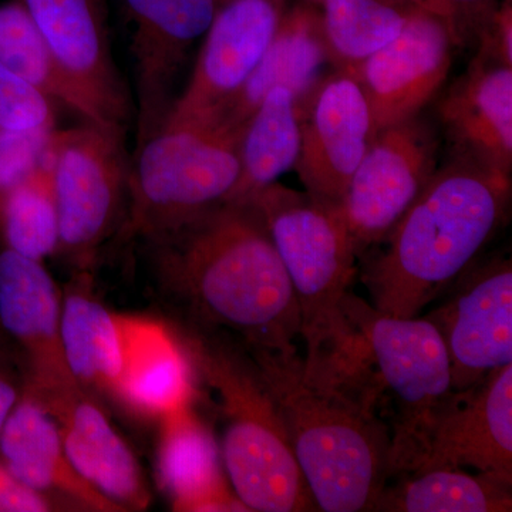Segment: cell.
<instances>
[{"label":"cell","mask_w":512,"mask_h":512,"mask_svg":"<svg viewBox=\"0 0 512 512\" xmlns=\"http://www.w3.org/2000/svg\"><path fill=\"white\" fill-rule=\"evenodd\" d=\"M60 340L74 382L117 403L126 366V315L94 296L89 272H76L64 289Z\"/></svg>","instance_id":"22"},{"label":"cell","mask_w":512,"mask_h":512,"mask_svg":"<svg viewBox=\"0 0 512 512\" xmlns=\"http://www.w3.org/2000/svg\"><path fill=\"white\" fill-rule=\"evenodd\" d=\"M0 461L20 483L63 510L121 512L76 473L64 451L56 420L25 392L0 436Z\"/></svg>","instance_id":"19"},{"label":"cell","mask_w":512,"mask_h":512,"mask_svg":"<svg viewBox=\"0 0 512 512\" xmlns=\"http://www.w3.org/2000/svg\"><path fill=\"white\" fill-rule=\"evenodd\" d=\"M440 116L458 154L511 175L512 66L478 55L441 101Z\"/></svg>","instance_id":"21"},{"label":"cell","mask_w":512,"mask_h":512,"mask_svg":"<svg viewBox=\"0 0 512 512\" xmlns=\"http://www.w3.org/2000/svg\"><path fill=\"white\" fill-rule=\"evenodd\" d=\"M512 483L503 478L464 473L461 468H433L402 474L386 484L375 511L505 512L512 510Z\"/></svg>","instance_id":"26"},{"label":"cell","mask_w":512,"mask_h":512,"mask_svg":"<svg viewBox=\"0 0 512 512\" xmlns=\"http://www.w3.org/2000/svg\"><path fill=\"white\" fill-rule=\"evenodd\" d=\"M410 9L396 0H320V28L333 69L353 72L389 45Z\"/></svg>","instance_id":"27"},{"label":"cell","mask_w":512,"mask_h":512,"mask_svg":"<svg viewBox=\"0 0 512 512\" xmlns=\"http://www.w3.org/2000/svg\"><path fill=\"white\" fill-rule=\"evenodd\" d=\"M86 121L124 131L130 101L111 56L103 0H22Z\"/></svg>","instance_id":"12"},{"label":"cell","mask_w":512,"mask_h":512,"mask_svg":"<svg viewBox=\"0 0 512 512\" xmlns=\"http://www.w3.org/2000/svg\"><path fill=\"white\" fill-rule=\"evenodd\" d=\"M247 350L278 403L318 511H375L392 470L373 369L342 372L299 352Z\"/></svg>","instance_id":"2"},{"label":"cell","mask_w":512,"mask_h":512,"mask_svg":"<svg viewBox=\"0 0 512 512\" xmlns=\"http://www.w3.org/2000/svg\"><path fill=\"white\" fill-rule=\"evenodd\" d=\"M301 151L295 170L306 191L340 202L377 130L359 80L348 70L323 74L298 106Z\"/></svg>","instance_id":"13"},{"label":"cell","mask_w":512,"mask_h":512,"mask_svg":"<svg viewBox=\"0 0 512 512\" xmlns=\"http://www.w3.org/2000/svg\"><path fill=\"white\" fill-rule=\"evenodd\" d=\"M396 2L402 3V5L410 6V8H423L433 10V12L440 13V15H443L444 18L447 19L446 13H444V9L443 6H441L440 0H396Z\"/></svg>","instance_id":"34"},{"label":"cell","mask_w":512,"mask_h":512,"mask_svg":"<svg viewBox=\"0 0 512 512\" xmlns=\"http://www.w3.org/2000/svg\"><path fill=\"white\" fill-rule=\"evenodd\" d=\"M463 467L512 483V363L454 393L413 473Z\"/></svg>","instance_id":"17"},{"label":"cell","mask_w":512,"mask_h":512,"mask_svg":"<svg viewBox=\"0 0 512 512\" xmlns=\"http://www.w3.org/2000/svg\"><path fill=\"white\" fill-rule=\"evenodd\" d=\"M136 69L138 143L173 109L174 86L188 53L205 35L217 0H121Z\"/></svg>","instance_id":"15"},{"label":"cell","mask_w":512,"mask_h":512,"mask_svg":"<svg viewBox=\"0 0 512 512\" xmlns=\"http://www.w3.org/2000/svg\"><path fill=\"white\" fill-rule=\"evenodd\" d=\"M437 147L419 116L377 131L339 202L357 256L386 241L436 174Z\"/></svg>","instance_id":"9"},{"label":"cell","mask_w":512,"mask_h":512,"mask_svg":"<svg viewBox=\"0 0 512 512\" xmlns=\"http://www.w3.org/2000/svg\"><path fill=\"white\" fill-rule=\"evenodd\" d=\"M447 292L424 318L446 346L454 392H464L512 363L511 259L468 269Z\"/></svg>","instance_id":"11"},{"label":"cell","mask_w":512,"mask_h":512,"mask_svg":"<svg viewBox=\"0 0 512 512\" xmlns=\"http://www.w3.org/2000/svg\"><path fill=\"white\" fill-rule=\"evenodd\" d=\"M440 3L458 39L467 29L480 33L498 8L497 0H440Z\"/></svg>","instance_id":"32"},{"label":"cell","mask_w":512,"mask_h":512,"mask_svg":"<svg viewBox=\"0 0 512 512\" xmlns=\"http://www.w3.org/2000/svg\"><path fill=\"white\" fill-rule=\"evenodd\" d=\"M180 338L195 376L220 404L222 464L235 495L249 511H318L278 403L248 350L208 329Z\"/></svg>","instance_id":"4"},{"label":"cell","mask_w":512,"mask_h":512,"mask_svg":"<svg viewBox=\"0 0 512 512\" xmlns=\"http://www.w3.org/2000/svg\"><path fill=\"white\" fill-rule=\"evenodd\" d=\"M345 312L359 333L377 382L389 396L390 470L419 467L441 413L454 396L450 360L436 326L424 318H396L348 295Z\"/></svg>","instance_id":"7"},{"label":"cell","mask_w":512,"mask_h":512,"mask_svg":"<svg viewBox=\"0 0 512 512\" xmlns=\"http://www.w3.org/2000/svg\"><path fill=\"white\" fill-rule=\"evenodd\" d=\"M59 221V248L76 272H89L97 249L116 227L128 195L123 131L89 123L46 138Z\"/></svg>","instance_id":"8"},{"label":"cell","mask_w":512,"mask_h":512,"mask_svg":"<svg viewBox=\"0 0 512 512\" xmlns=\"http://www.w3.org/2000/svg\"><path fill=\"white\" fill-rule=\"evenodd\" d=\"M301 151L298 104L288 87L269 90L239 128V177L225 202H245L295 168Z\"/></svg>","instance_id":"25"},{"label":"cell","mask_w":512,"mask_h":512,"mask_svg":"<svg viewBox=\"0 0 512 512\" xmlns=\"http://www.w3.org/2000/svg\"><path fill=\"white\" fill-rule=\"evenodd\" d=\"M157 474L175 511H245L222 471L221 448L212 430L183 404L160 419Z\"/></svg>","instance_id":"20"},{"label":"cell","mask_w":512,"mask_h":512,"mask_svg":"<svg viewBox=\"0 0 512 512\" xmlns=\"http://www.w3.org/2000/svg\"><path fill=\"white\" fill-rule=\"evenodd\" d=\"M0 64L35 86L53 103L63 104L86 120L82 100L57 69L22 0L0 5Z\"/></svg>","instance_id":"28"},{"label":"cell","mask_w":512,"mask_h":512,"mask_svg":"<svg viewBox=\"0 0 512 512\" xmlns=\"http://www.w3.org/2000/svg\"><path fill=\"white\" fill-rule=\"evenodd\" d=\"M195 377L180 335L156 320L126 315V366L117 403L160 420L194 402Z\"/></svg>","instance_id":"23"},{"label":"cell","mask_w":512,"mask_h":512,"mask_svg":"<svg viewBox=\"0 0 512 512\" xmlns=\"http://www.w3.org/2000/svg\"><path fill=\"white\" fill-rule=\"evenodd\" d=\"M286 269L299 312L306 362L356 367L365 362L345 301L357 252L339 202L274 183L251 200Z\"/></svg>","instance_id":"5"},{"label":"cell","mask_w":512,"mask_h":512,"mask_svg":"<svg viewBox=\"0 0 512 512\" xmlns=\"http://www.w3.org/2000/svg\"><path fill=\"white\" fill-rule=\"evenodd\" d=\"M288 2L217 0L190 82L167 119L218 123L271 46Z\"/></svg>","instance_id":"10"},{"label":"cell","mask_w":512,"mask_h":512,"mask_svg":"<svg viewBox=\"0 0 512 512\" xmlns=\"http://www.w3.org/2000/svg\"><path fill=\"white\" fill-rule=\"evenodd\" d=\"M458 43L443 15L412 8L400 35L353 70L377 131L420 116L446 83Z\"/></svg>","instance_id":"14"},{"label":"cell","mask_w":512,"mask_h":512,"mask_svg":"<svg viewBox=\"0 0 512 512\" xmlns=\"http://www.w3.org/2000/svg\"><path fill=\"white\" fill-rule=\"evenodd\" d=\"M53 101L0 64V137L46 138L55 130Z\"/></svg>","instance_id":"30"},{"label":"cell","mask_w":512,"mask_h":512,"mask_svg":"<svg viewBox=\"0 0 512 512\" xmlns=\"http://www.w3.org/2000/svg\"><path fill=\"white\" fill-rule=\"evenodd\" d=\"M511 175L458 154L436 174L367 266L363 282L384 315L417 318L461 278L504 221Z\"/></svg>","instance_id":"3"},{"label":"cell","mask_w":512,"mask_h":512,"mask_svg":"<svg viewBox=\"0 0 512 512\" xmlns=\"http://www.w3.org/2000/svg\"><path fill=\"white\" fill-rule=\"evenodd\" d=\"M19 399L20 397L16 387L13 386L12 383H9L8 380L0 377V436H2L6 421H8Z\"/></svg>","instance_id":"33"},{"label":"cell","mask_w":512,"mask_h":512,"mask_svg":"<svg viewBox=\"0 0 512 512\" xmlns=\"http://www.w3.org/2000/svg\"><path fill=\"white\" fill-rule=\"evenodd\" d=\"M59 507L45 495L20 483L0 461V512H47Z\"/></svg>","instance_id":"31"},{"label":"cell","mask_w":512,"mask_h":512,"mask_svg":"<svg viewBox=\"0 0 512 512\" xmlns=\"http://www.w3.org/2000/svg\"><path fill=\"white\" fill-rule=\"evenodd\" d=\"M0 225L6 245L28 258L43 261L59 248V221L46 165L0 195Z\"/></svg>","instance_id":"29"},{"label":"cell","mask_w":512,"mask_h":512,"mask_svg":"<svg viewBox=\"0 0 512 512\" xmlns=\"http://www.w3.org/2000/svg\"><path fill=\"white\" fill-rule=\"evenodd\" d=\"M151 242L165 286L202 326L235 333L247 349L298 352V301L252 202H222Z\"/></svg>","instance_id":"1"},{"label":"cell","mask_w":512,"mask_h":512,"mask_svg":"<svg viewBox=\"0 0 512 512\" xmlns=\"http://www.w3.org/2000/svg\"><path fill=\"white\" fill-rule=\"evenodd\" d=\"M326 64H330V60L320 28L318 6L305 2L289 8L265 56L218 123L239 133L259 101L278 86L288 87L299 106L325 74Z\"/></svg>","instance_id":"24"},{"label":"cell","mask_w":512,"mask_h":512,"mask_svg":"<svg viewBox=\"0 0 512 512\" xmlns=\"http://www.w3.org/2000/svg\"><path fill=\"white\" fill-rule=\"evenodd\" d=\"M62 293L42 261L5 248L0 252V323L32 367L30 384L76 383L64 360L60 340Z\"/></svg>","instance_id":"18"},{"label":"cell","mask_w":512,"mask_h":512,"mask_svg":"<svg viewBox=\"0 0 512 512\" xmlns=\"http://www.w3.org/2000/svg\"><path fill=\"white\" fill-rule=\"evenodd\" d=\"M26 392L56 420L66 456L86 483L121 512L146 510L151 495L143 470L92 394L77 383H28Z\"/></svg>","instance_id":"16"},{"label":"cell","mask_w":512,"mask_h":512,"mask_svg":"<svg viewBox=\"0 0 512 512\" xmlns=\"http://www.w3.org/2000/svg\"><path fill=\"white\" fill-rule=\"evenodd\" d=\"M238 138L217 121L165 120L128 170L124 235L156 241L227 201L241 171Z\"/></svg>","instance_id":"6"},{"label":"cell","mask_w":512,"mask_h":512,"mask_svg":"<svg viewBox=\"0 0 512 512\" xmlns=\"http://www.w3.org/2000/svg\"><path fill=\"white\" fill-rule=\"evenodd\" d=\"M306 2L312 3V5H319L320 0H306Z\"/></svg>","instance_id":"35"}]
</instances>
